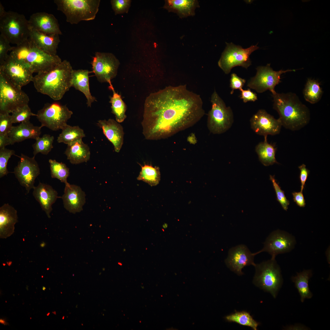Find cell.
<instances>
[{
    "label": "cell",
    "mask_w": 330,
    "mask_h": 330,
    "mask_svg": "<svg viewBox=\"0 0 330 330\" xmlns=\"http://www.w3.org/2000/svg\"><path fill=\"white\" fill-rule=\"evenodd\" d=\"M204 114L199 95L185 85L169 86L150 94L141 122L146 139H164L194 126Z\"/></svg>",
    "instance_id": "obj_1"
},
{
    "label": "cell",
    "mask_w": 330,
    "mask_h": 330,
    "mask_svg": "<svg viewBox=\"0 0 330 330\" xmlns=\"http://www.w3.org/2000/svg\"><path fill=\"white\" fill-rule=\"evenodd\" d=\"M273 108L278 112L282 126L292 131L300 130L309 123V108L295 93L272 94Z\"/></svg>",
    "instance_id": "obj_2"
},
{
    "label": "cell",
    "mask_w": 330,
    "mask_h": 330,
    "mask_svg": "<svg viewBox=\"0 0 330 330\" xmlns=\"http://www.w3.org/2000/svg\"><path fill=\"white\" fill-rule=\"evenodd\" d=\"M73 70L70 62L64 60L50 71L34 76L32 82L38 92L58 101L72 87Z\"/></svg>",
    "instance_id": "obj_3"
},
{
    "label": "cell",
    "mask_w": 330,
    "mask_h": 330,
    "mask_svg": "<svg viewBox=\"0 0 330 330\" xmlns=\"http://www.w3.org/2000/svg\"><path fill=\"white\" fill-rule=\"evenodd\" d=\"M9 55L33 73L37 74L50 71L62 61L57 55L50 54L38 48L29 38L22 44L13 46Z\"/></svg>",
    "instance_id": "obj_4"
},
{
    "label": "cell",
    "mask_w": 330,
    "mask_h": 330,
    "mask_svg": "<svg viewBox=\"0 0 330 330\" xmlns=\"http://www.w3.org/2000/svg\"><path fill=\"white\" fill-rule=\"evenodd\" d=\"M30 28L24 15L17 12L6 11L0 3V31L10 43L16 46L22 44L29 38Z\"/></svg>",
    "instance_id": "obj_5"
},
{
    "label": "cell",
    "mask_w": 330,
    "mask_h": 330,
    "mask_svg": "<svg viewBox=\"0 0 330 330\" xmlns=\"http://www.w3.org/2000/svg\"><path fill=\"white\" fill-rule=\"evenodd\" d=\"M58 10L65 16L66 21L77 24L82 21L95 19L98 11L100 0H55Z\"/></svg>",
    "instance_id": "obj_6"
},
{
    "label": "cell",
    "mask_w": 330,
    "mask_h": 330,
    "mask_svg": "<svg viewBox=\"0 0 330 330\" xmlns=\"http://www.w3.org/2000/svg\"><path fill=\"white\" fill-rule=\"evenodd\" d=\"M211 107L207 115V127L213 134H221L228 130L233 122V111L230 107L226 106L224 102L215 90L211 97Z\"/></svg>",
    "instance_id": "obj_7"
},
{
    "label": "cell",
    "mask_w": 330,
    "mask_h": 330,
    "mask_svg": "<svg viewBox=\"0 0 330 330\" xmlns=\"http://www.w3.org/2000/svg\"><path fill=\"white\" fill-rule=\"evenodd\" d=\"M253 283L257 287L276 298L282 282L280 268L275 259H271L254 266Z\"/></svg>",
    "instance_id": "obj_8"
},
{
    "label": "cell",
    "mask_w": 330,
    "mask_h": 330,
    "mask_svg": "<svg viewBox=\"0 0 330 330\" xmlns=\"http://www.w3.org/2000/svg\"><path fill=\"white\" fill-rule=\"evenodd\" d=\"M29 101L27 94L0 72V113H11Z\"/></svg>",
    "instance_id": "obj_9"
},
{
    "label": "cell",
    "mask_w": 330,
    "mask_h": 330,
    "mask_svg": "<svg viewBox=\"0 0 330 330\" xmlns=\"http://www.w3.org/2000/svg\"><path fill=\"white\" fill-rule=\"evenodd\" d=\"M226 46L218 62L219 67L226 74L233 68L240 66L247 69L251 64L250 58L251 54L259 49L257 44L244 49L241 46L232 42H226Z\"/></svg>",
    "instance_id": "obj_10"
},
{
    "label": "cell",
    "mask_w": 330,
    "mask_h": 330,
    "mask_svg": "<svg viewBox=\"0 0 330 330\" xmlns=\"http://www.w3.org/2000/svg\"><path fill=\"white\" fill-rule=\"evenodd\" d=\"M73 114L66 105L58 102L45 104L39 110L36 117L41 123V126L45 127L53 131L62 129L67 124Z\"/></svg>",
    "instance_id": "obj_11"
},
{
    "label": "cell",
    "mask_w": 330,
    "mask_h": 330,
    "mask_svg": "<svg viewBox=\"0 0 330 330\" xmlns=\"http://www.w3.org/2000/svg\"><path fill=\"white\" fill-rule=\"evenodd\" d=\"M256 69L255 75L249 81L247 86L258 93H262L269 90L272 94L276 92L275 88L281 82V75L287 72L295 71V69H287L275 71L271 67L270 64L265 66H258Z\"/></svg>",
    "instance_id": "obj_12"
},
{
    "label": "cell",
    "mask_w": 330,
    "mask_h": 330,
    "mask_svg": "<svg viewBox=\"0 0 330 330\" xmlns=\"http://www.w3.org/2000/svg\"><path fill=\"white\" fill-rule=\"evenodd\" d=\"M91 64L93 72L97 80L112 85L111 81L117 75L120 64L115 55L111 53L96 52Z\"/></svg>",
    "instance_id": "obj_13"
},
{
    "label": "cell",
    "mask_w": 330,
    "mask_h": 330,
    "mask_svg": "<svg viewBox=\"0 0 330 330\" xmlns=\"http://www.w3.org/2000/svg\"><path fill=\"white\" fill-rule=\"evenodd\" d=\"M17 156L20 159L13 173L20 185L28 193L35 187V180L40 174L39 165L34 156L30 157L23 154Z\"/></svg>",
    "instance_id": "obj_14"
},
{
    "label": "cell",
    "mask_w": 330,
    "mask_h": 330,
    "mask_svg": "<svg viewBox=\"0 0 330 330\" xmlns=\"http://www.w3.org/2000/svg\"><path fill=\"white\" fill-rule=\"evenodd\" d=\"M0 72L17 87L21 88L32 82L33 73L27 67L9 54L0 64Z\"/></svg>",
    "instance_id": "obj_15"
},
{
    "label": "cell",
    "mask_w": 330,
    "mask_h": 330,
    "mask_svg": "<svg viewBox=\"0 0 330 330\" xmlns=\"http://www.w3.org/2000/svg\"><path fill=\"white\" fill-rule=\"evenodd\" d=\"M296 243L294 237L284 231L277 230L271 233L267 238L263 248L254 253L255 255L263 251L266 252L274 259L279 254L290 252L295 247Z\"/></svg>",
    "instance_id": "obj_16"
},
{
    "label": "cell",
    "mask_w": 330,
    "mask_h": 330,
    "mask_svg": "<svg viewBox=\"0 0 330 330\" xmlns=\"http://www.w3.org/2000/svg\"><path fill=\"white\" fill-rule=\"evenodd\" d=\"M251 127L257 134L267 137L280 133L282 126L280 119H275L264 109L259 110L250 120Z\"/></svg>",
    "instance_id": "obj_17"
},
{
    "label": "cell",
    "mask_w": 330,
    "mask_h": 330,
    "mask_svg": "<svg viewBox=\"0 0 330 330\" xmlns=\"http://www.w3.org/2000/svg\"><path fill=\"white\" fill-rule=\"evenodd\" d=\"M254 253H251L245 245H240L229 250L226 263L230 269L238 275L243 274L242 269L246 266L255 265Z\"/></svg>",
    "instance_id": "obj_18"
},
{
    "label": "cell",
    "mask_w": 330,
    "mask_h": 330,
    "mask_svg": "<svg viewBox=\"0 0 330 330\" xmlns=\"http://www.w3.org/2000/svg\"><path fill=\"white\" fill-rule=\"evenodd\" d=\"M28 21L31 28L46 34L62 35L58 21L52 14L36 13L30 16Z\"/></svg>",
    "instance_id": "obj_19"
},
{
    "label": "cell",
    "mask_w": 330,
    "mask_h": 330,
    "mask_svg": "<svg viewBox=\"0 0 330 330\" xmlns=\"http://www.w3.org/2000/svg\"><path fill=\"white\" fill-rule=\"evenodd\" d=\"M86 194L79 186L69 183L65 185L62 198L64 208L72 213L80 212L86 202Z\"/></svg>",
    "instance_id": "obj_20"
},
{
    "label": "cell",
    "mask_w": 330,
    "mask_h": 330,
    "mask_svg": "<svg viewBox=\"0 0 330 330\" xmlns=\"http://www.w3.org/2000/svg\"><path fill=\"white\" fill-rule=\"evenodd\" d=\"M32 194L48 217L50 218L52 205L60 197L57 191L51 185L39 182L38 185L33 189Z\"/></svg>",
    "instance_id": "obj_21"
},
{
    "label": "cell",
    "mask_w": 330,
    "mask_h": 330,
    "mask_svg": "<svg viewBox=\"0 0 330 330\" xmlns=\"http://www.w3.org/2000/svg\"><path fill=\"white\" fill-rule=\"evenodd\" d=\"M97 124L102 129L108 139L113 144L115 151L119 152L123 143L124 133L122 126L112 119L99 120Z\"/></svg>",
    "instance_id": "obj_22"
},
{
    "label": "cell",
    "mask_w": 330,
    "mask_h": 330,
    "mask_svg": "<svg viewBox=\"0 0 330 330\" xmlns=\"http://www.w3.org/2000/svg\"><path fill=\"white\" fill-rule=\"evenodd\" d=\"M59 35L44 33L30 28L29 39L41 50L50 54L56 55L60 41Z\"/></svg>",
    "instance_id": "obj_23"
},
{
    "label": "cell",
    "mask_w": 330,
    "mask_h": 330,
    "mask_svg": "<svg viewBox=\"0 0 330 330\" xmlns=\"http://www.w3.org/2000/svg\"><path fill=\"white\" fill-rule=\"evenodd\" d=\"M41 126H35L30 121L23 122L16 126H13L8 133L12 144L26 139H36L41 134Z\"/></svg>",
    "instance_id": "obj_24"
},
{
    "label": "cell",
    "mask_w": 330,
    "mask_h": 330,
    "mask_svg": "<svg viewBox=\"0 0 330 330\" xmlns=\"http://www.w3.org/2000/svg\"><path fill=\"white\" fill-rule=\"evenodd\" d=\"M18 222L17 211L8 203L0 207V238L6 239L14 233L15 225Z\"/></svg>",
    "instance_id": "obj_25"
},
{
    "label": "cell",
    "mask_w": 330,
    "mask_h": 330,
    "mask_svg": "<svg viewBox=\"0 0 330 330\" xmlns=\"http://www.w3.org/2000/svg\"><path fill=\"white\" fill-rule=\"evenodd\" d=\"M65 154L67 159L72 164H79L86 162L90 159V148L84 143L82 139L67 145Z\"/></svg>",
    "instance_id": "obj_26"
},
{
    "label": "cell",
    "mask_w": 330,
    "mask_h": 330,
    "mask_svg": "<svg viewBox=\"0 0 330 330\" xmlns=\"http://www.w3.org/2000/svg\"><path fill=\"white\" fill-rule=\"evenodd\" d=\"M87 70H73L72 87H74L83 94L87 99V106L91 107L92 104L96 101V98L90 93L89 83V74Z\"/></svg>",
    "instance_id": "obj_27"
},
{
    "label": "cell",
    "mask_w": 330,
    "mask_h": 330,
    "mask_svg": "<svg viewBox=\"0 0 330 330\" xmlns=\"http://www.w3.org/2000/svg\"><path fill=\"white\" fill-rule=\"evenodd\" d=\"M199 6L197 0H167L165 1L163 8L182 18L194 15L195 10Z\"/></svg>",
    "instance_id": "obj_28"
},
{
    "label": "cell",
    "mask_w": 330,
    "mask_h": 330,
    "mask_svg": "<svg viewBox=\"0 0 330 330\" xmlns=\"http://www.w3.org/2000/svg\"><path fill=\"white\" fill-rule=\"evenodd\" d=\"M255 151L258 156L260 161L265 166L279 163L275 158L277 148L275 145L269 143L267 137H264L263 142H259L256 146Z\"/></svg>",
    "instance_id": "obj_29"
},
{
    "label": "cell",
    "mask_w": 330,
    "mask_h": 330,
    "mask_svg": "<svg viewBox=\"0 0 330 330\" xmlns=\"http://www.w3.org/2000/svg\"><path fill=\"white\" fill-rule=\"evenodd\" d=\"M297 274L296 276L292 277V279L295 284L300 295L301 300L303 302L305 299H310L313 295L308 284L309 280L312 276V272L311 270H305Z\"/></svg>",
    "instance_id": "obj_30"
},
{
    "label": "cell",
    "mask_w": 330,
    "mask_h": 330,
    "mask_svg": "<svg viewBox=\"0 0 330 330\" xmlns=\"http://www.w3.org/2000/svg\"><path fill=\"white\" fill-rule=\"evenodd\" d=\"M85 137L83 130L78 126H72L67 124L62 129L57 141L58 143H63L68 145Z\"/></svg>",
    "instance_id": "obj_31"
},
{
    "label": "cell",
    "mask_w": 330,
    "mask_h": 330,
    "mask_svg": "<svg viewBox=\"0 0 330 330\" xmlns=\"http://www.w3.org/2000/svg\"><path fill=\"white\" fill-rule=\"evenodd\" d=\"M109 87L113 92V95L109 101L111 105L112 112L114 115L116 121L119 123H122L127 117L125 113L126 105L120 95L116 92L112 85Z\"/></svg>",
    "instance_id": "obj_32"
},
{
    "label": "cell",
    "mask_w": 330,
    "mask_h": 330,
    "mask_svg": "<svg viewBox=\"0 0 330 330\" xmlns=\"http://www.w3.org/2000/svg\"><path fill=\"white\" fill-rule=\"evenodd\" d=\"M322 94V89L318 81L308 79L303 91L305 100L311 104H315L321 100Z\"/></svg>",
    "instance_id": "obj_33"
},
{
    "label": "cell",
    "mask_w": 330,
    "mask_h": 330,
    "mask_svg": "<svg viewBox=\"0 0 330 330\" xmlns=\"http://www.w3.org/2000/svg\"><path fill=\"white\" fill-rule=\"evenodd\" d=\"M138 180L144 182L151 186L158 185L160 179V174L159 167L145 164L141 166V170L137 178Z\"/></svg>",
    "instance_id": "obj_34"
},
{
    "label": "cell",
    "mask_w": 330,
    "mask_h": 330,
    "mask_svg": "<svg viewBox=\"0 0 330 330\" xmlns=\"http://www.w3.org/2000/svg\"><path fill=\"white\" fill-rule=\"evenodd\" d=\"M225 319L229 322H234L240 325L248 326L257 330L259 323L256 321L250 314L245 311H238L226 316Z\"/></svg>",
    "instance_id": "obj_35"
},
{
    "label": "cell",
    "mask_w": 330,
    "mask_h": 330,
    "mask_svg": "<svg viewBox=\"0 0 330 330\" xmlns=\"http://www.w3.org/2000/svg\"><path fill=\"white\" fill-rule=\"evenodd\" d=\"M49 162L51 178L59 180L65 185L69 184L67 179L69 175V169L66 165L55 160L50 159Z\"/></svg>",
    "instance_id": "obj_36"
},
{
    "label": "cell",
    "mask_w": 330,
    "mask_h": 330,
    "mask_svg": "<svg viewBox=\"0 0 330 330\" xmlns=\"http://www.w3.org/2000/svg\"><path fill=\"white\" fill-rule=\"evenodd\" d=\"M54 140V137L48 134H44L42 137L37 138L32 145L33 156L35 157L39 153L43 155H48L53 148Z\"/></svg>",
    "instance_id": "obj_37"
},
{
    "label": "cell",
    "mask_w": 330,
    "mask_h": 330,
    "mask_svg": "<svg viewBox=\"0 0 330 330\" xmlns=\"http://www.w3.org/2000/svg\"><path fill=\"white\" fill-rule=\"evenodd\" d=\"M11 113L13 123L29 121L31 116L37 115L32 112L28 104L17 109Z\"/></svg>",
    "instance_id": "obj_38"
},
{
    "label": "cell",
    "mask_w": 330,
    "mask_h": 330,
    "mask_svg": "<svg viewBox=\"0 0 330 330\" xmlns=\"http://www.w3.org/2000/svg\"><path fill=\"white\" fill-rule=\"evenodd\" d=\"M15 151L5 148L0 149V178L8 174L9 172L7 168V164L9 159L13 155H15Z\"/></svg>",
    "instance_id": "obj_39"
},
{
    "label": "cell",
    "mask_w": 330,
    "mask_h": 330,
    "mask_svg": "<svg viewBox=\"0 0 330 330\" xmlns=\"http://www.w3.org/2000/svg\"><path fill=\"white\" fill-rule=\"evenodd\" d=\"M270 177L276 193L277 200L280 203L284 210L287 211L290 204V201L287 199L284 192L281 189L278 183L277 182L274 176L270 175Z\"/></svg>",
    "instance_id": "obj_40"
},
{
    "label": "cell",
    "mask_w": 330,
    "mask_h": 330,
    "mask_svg": "<svg viewBox=\"0 0 330 330\" xmlns=\"http://www.w3.org/2000/svg\"><path fill=\"white\" fill-rule=\"evenodd\" d=\"M131 1L130 0H112L111 3L115 15L127 13L129 9Z\"/></svg>",
    "instance_id": "obj_41"
},
{
    "label": "cell",
    "mask_w": 330,
    "mask_h": 330,
    "mask_svg": "<svg viewBox=\"0 0 330 330\" xmlns=\"http://www.w3.org/2000/svg\"><path fill=\"white\" fill-rule=\"evenodd\" d=\"M13 124L11 115L8 113H0V134H8Z\"/></svg>",
    "instance_id": "obj_42"
},
{
    "label": "cell",
    "mask_w": 330,
    "mask_h": 330,
    "mask_svg": "<svg viewBox=\"0 0 330 330\" xmlns=\"http://www.w3.org/2000/svg\"><path fill=\"white\" fill-rule=\"evenodd\" d=\"M10 43L2 34L0 35V64L3 62L9 54L8 52L11 51L13 46L10 45Z\"/></svg>",
    "instance_id": "obj_43"
},
{
    "label": "cell",
    "mask_w": 330,
    "mask_h": 330,
    "mask_svg": "<svg viewBox=\"0 0 330 330\" xmlns=\"http://www.w3.org/2000/svg\"><path fill=\"white\" fill-rule=\"evenodd\" d=\"M230 82V86L232 89L230 94H232L235 90L238 89L240 91L242 89L246 80L239 77L236 74L233 73L231 75Z\"/></svg>",
    "instance_id": "obj_44"
},
{
    "label": "cell",
    "mask_w": 330,
    "mask_h": 330,
    "mask_svg": "<svg viewBox=\"0 0 330 330\" xmlns=\"http://www.w3.org/2000/svg\"><path fill=\"white\" fill-rule=\"evenodd\" d=\"M240 98L244 103L248 101H255L258 99L257 94L252 91L250 89L246 90L242 89Z\"/></svg>",
    "instance_id": "obj_45"
},
{
    "label": "cell",
    "mask_w": 330,
    "mask_h": 330,
    "mask_svg": "<svg viewBox=\"0 0 330 330\" xmlns=\"http://www.w3.org/2000/svg\"><path fill=\"white\" fill-rule=\"evenodd\" d=\"M298 168L300 170L299 179L301 184L300 191L302 192L304 189L305 182L309 174L310 171L304 164L299 166Z\"/></svg>",
    "instance_id": "obj_46"
},
{
    "label": "cell",
    "mask_w": 330,
    "mask_h": 330,
    "mask_svg": "<svg viewBox=\"0 0 330 330\" xmlns=\"http://www.w3.org/2000/svg\"><path fill=\"white\" fill-rule=\"evenodd\" d=\"M293 199L296 204L300 207H304L306 204L302 192H294L292 193Z\"/></svg>",
    "instance_id": "obj_47"
},
{
    "label": "cell",
    "mask_w": 330,
    "mask_h": 330,
    "mask_svg": "<svg viewBox=\"0 0 330 330\" xmlns=\"http://www.w3.org/2000/svg\"><path fill=\"white\" fill-rule=\"evenodd\" d=\"M10 145L12 144L8 134H0V149Z\"/></svg>",
    "instance_id": "obj_48"
},
{
    "label": "cell",
    "mask_w": 330,
    "mask_h": 330,
    "mask_svg": "<svg viewBox=\"0 0 330 330\" xmlns=\"http://www.w3.org/2000/svg\"><path fill=\"white\" fill-rule=\"evenodd\" d=\"M0 322L1 323L4 324V325H7V323L4 320H2V319H1L0 320Z\"/></svg>",
    "instance_id": "obj_49"
},
{
    "label": "cell",
    "mask_w": 330,
    "mask_h": 330,
    "mask_svg": "<svg viewBox=\"0 0 330 330\" xmlns=\"http://www.w3.org/2000/svg\"><path fill=\"white\" fill-rule=\"evenodd\" d=\"M163 227L164 229L167 228V224L166 223L164 224V225H163Z\"/></svg>",
    "instance_id": "obj_50"
},
{
    "label": "cell",
    "mask_w": 330,
    "mask_h": 330,
    "mask_svg": "<svg viewBox=\"0 0 330 330\" xmlns=\"http://www.w3.org/2000/svg\"><path fill=\"white\" fill-rule=\"evenodd\" d=\"M46 289V288L45 287L43 286L42 288V290L43 291H45Z\"/></svg>",
    "instance_id": "obj_51"
},
{
    "label": "cell",
    "mask_w": 330,
    "mask_h": 330,
    "mask_svg": "<svg viewBox=\"0 0 330 330\" xmlns=\"http://www.w3.org/2000/svg\"><path fill=\"white\" fill-rule=\"evenodd\" d=\"M52 313L54 314H56V313L55 311H54V312H52Z\"/></svg>",
    "instance_id": "obj_52"
},
{
    "label": "cell",
    "mask_w": 330,
    "mask_h": 330,
    "mask_svg": "<svg viewBox=\"0 0 330 330\" xmlns=\"http://www.w3.org/2000/svg\"><path fill=\"white\" fill-rule=\"evenodd\" d=\"M50 314V313L49 312L48 314H47V316H49Z\"/></svg>",
    "instance_id": "obj_53"
},
{
    "label": "cell",
    "mask_w": 330,
    "mask_h": 330,
    "mask_svg": "<svg viewBox=\"0 0 330 330\" xmlns=\"http://www.w3.org/2000/svg\"><path fill=\"white\" fill-rule=\"evenodd\" d=\"M64 316H63V317L62 318V319H64Z\"/></svg>",
    "instance_id": "obj_54"
},
{
    "label": "cell",
    "mask_w": 330,
    "mask_h": 330,
    "mask_svg": "<svg viewBox=\"0 0 330 330\" xmlns=\"http://www.w3.org/2000/svg\"><path fill=\"white\" fill-rule=\"evenodd\" d=\"M30 319H31V317H30Z\"/></svg>",
    "instance_id": "obj_55"
}]
</instances>
